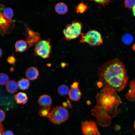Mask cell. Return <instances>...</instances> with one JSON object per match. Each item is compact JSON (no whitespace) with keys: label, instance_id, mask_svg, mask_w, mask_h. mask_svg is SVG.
Returning <instances> with one entry per match:
<instances>
[{"label":"cell","instance_id":"obj_1","mask_svg":"<svg viewBox=\"0 0 135 135\" xmlns=\"http://www.w3.org/2000/svg\"><path fill=\"white\" fill-rule=\"evenodd\" d=\"M98 76L104 87L120 92L126 87L128 80L127 71L118 58L107 62L98 69Z\"/></svg>","mask_w":135,"mask_h":135},{"label":"cell","instance_id":"obj_2","mask_svg":"<svg viewBox=\"0 0 135 135\" xmlns=\"http://www.w3.org/2000/svg\"><path fill=\"white\" fill-rule=\"evenodd\" d=\"M97 106L104 108L108 113L115 115L118 106L122 103L116 92L108 87L104 88L96 96Z\"/></svg>","mask_w":135,"mask_h":135},{"label":"cell","instance_id":"obj_3","mask_svg":"<svg viewBox=\"0 0 135 135\" xmlns=\"http://www.w3.org/2000/svg\"><path fill=\"white\" fill-rule=\"evenodd\" d=\"M69 116L68 112L66 108L62 106H57L52 110L48 117L51 122L58 125L66 121Z\"/></svg>","mask_w":135,"mask_h":135},{"label":"cell","instance_id":"obj_4","mask_svg":"<svg viewBox=\"0 0 135 135\" xmlns=\"http://www.w3.org/2000/svg\"><path fill=\"white\" fill-rule=\"evenodd\" d=\"M82 24L76 20H74L71 24H67L63 31L66 39L69 41L77 38L82 33Z\"/></svg>","mask_w":135,"mask_h":135},{"label":"cell","instance_id":"obj_5","mask_svg":"<svg viewBox=\"0 0 135 135\" xmlns=\"http://www.w3.org/2000/svg\"><path fill=\"white\" fill-rule=\"evenodd\" d=\"M80 42L82 43H87L90 46H99L103 42L100 34L95 30H91L86 33L81 34Z\"/></svg>","mask_w":135,"mask_h":135},{"label":"cell","instance_id":"obj_6","mask_svg":"<svg viewBox=\"0 0 135 135\" xmlns=\"http://www.w3.org/2000/svg\"><path fill=\"white\" fill-rule=\"evenodd\" d=\"M50 40H43L39 42L34 48L36 54L43 58H48L51 51Z\"/></svg>","mask_w":135,"mask_h":135},{"label":"cell","instance_id":"obj_7","mask_svg":"<svg viewBox=\"0 0 135 135\" xmlns=\"http://www.w3.org/2000/svg\"><path fill=\"white\" fill-rule=\"evenodd\" d=\"M92 116L96 117L98 123L100 125L104 126V121L109 117L106 111L103 108L97 105L91 110Z\"/></svg>","mask_w":135,"mask_h":135},{"label":"cell","instance_id":"obj_8","mask_svg":"<svg viewBox=\"0 0 135 135\" xmlns=\"http://www.w3.org/2000/svg\"><path fill=\"white\" fill-rule=\"evenodd\" d=\"M82 129L84 135H101L98 131L96 124L93 121H86L82 122Z\"/></svg>","mask_w":135,"mask_h":135},{"label":"cell","instance_id":"obj_9","mask_svg":"<svg viewBox=\"0 0 135 135\" xmlns=\"http://www.w3.org/2000/svg\"><path fill=\"white\" fill-rule=\"evenodd\" d=\"M27 30L28 35L26 42L28 43L29 46L30 47L38 42L40 38L38 33L34 32L29 28H27Z\"/></svg>","mask_w":135,"mask_h":135},{"label":"cell","instance_id":"obj_10","mask_svg":"<svg viewBox=\"0 0 135 135\" xmlns=\"http://www.w3.org/2000/svg\"><path fill=\"white\" fill-rule=\"evenodd\" d=\"M39 75V72L38 69L34 66L29 67L26 70L25 75L28 79L32 80L37 79Z\"/></svg>","mask_w":135,"mask_h":135},{"label":"cell","instance_id":"obj_11","mask_svg":"<svg viewBox=\"0 0 135 135\" xmlns=\"http://www.w3.org/2000/svg\"><path fill=\"white\" fill-rule=\"evenodd\" d=\"M38 102L39 105L42 107H48L51 106L52 101L51 97L50 96L44 94L40 96Z\"/></svg>","mask_w":135,"mask_h":135},{"label":"cell","instance_id":"obj_12","mask_svg":"<svg viewBox=\"0 0 135 135\" xmlns=\"http://www.w3.org/2000/svg\"><path fill=\"white\" fill-rule=\"evenodd\" d=\"M130 90L126 94V99L130 101H135V80H133L130 83Z\"/></svg>","mask_w":135,"mask_h":135},{"label":"cell","instance_id":"obj_13","mask_svg":"<svg viewBox=\"0 0 135 135\" xmlns=\"http://www.w3.org/2000/svg\"><path fill=\"white\" fill-rule=\"evenodd\" d=\"M68 96L72 100L77 101L81 97V92L78 88H71L69 90Z\"/></svg>","mask_w":135,"mask_h":135},{"label":"cell","instance_id":"obj_14","mask_svg":"<svg viewBox=\"0 0 135 135\" xmlns=\"http://www.w3.org/2000/svg\"><path fill=\"white\" fill-rule=\"evenodd\" d=\"M54 9L56 13L60 15L65 14L68 11V8L67 5L62 2L57 3L55 6Z\"/></svg>","mask_w":135,"mask_h":135},{"label":"cell","instance_id":"obj_15","mask_svg":"<svg viewBox=\"0 0 135 135\" xmlns=\"http://www.w3.org/2000/svg\"><path fill=\"white\" fill-rule=\"evenodd\" d=\"M14 99L17 103L18 104H26L28 101V97L26 94L20 92L14 96Z\"/></svg>","mask_w":135,"mask_h":135},{"label":"cell","instance_id":"obj_16","mask_svg":"<svg viewBox=\"0 0 135 135\" xmlns=\"http://www.w3.org/2000/svg\"><path fill=\"white\" fill-rule=\"evenodd\" d=\"M18 87V83L15 80H9L6 86L7 91L8 92L11 94L16 92Z\"/></svg>","mask_w":135,"mask_h":135},{"label":"cell","instance_id":"obj_17","mask_svg":"<svg viewBox=\"0 0 135 135\" xmlns=\"http://www.w3.org/2000/svg\"><path fill=\"white\" fill-rule=\"evenodd\" d=\"M15 47L16 52H22L27 49L28 46L26 41L22 40L17 41L15 44Z\"/></svg>","mask_w":135,"mask_h":135},{"label":"cell","instance_id":"obj_18","mask_svg":"<svg viewBox=\"0 0 135 135\" xmlns=\"http://www.w3.org/2000/svg\"><path fill=\"white\" fill-rule=\"evenodd\" d=\"M2 14L10 23L12 22L14 15V12L12 8L10 7L5 8Z\"/></svg>","mask_w":135,"mask_h":135},{"label":"cell","instance_id":"obj_19","mask_svg":"<svg viewBox=\"0 0 135 135\" xmlns=\"http://www.w3.org/2000/svg\"><path fill=\"white\" fill-rule=\"evenodd\" d=\"M18 84L20 89L25 90L29 88L30 86V82L28 79L23 78L18 81Z\"/></svg>","mask_w":135,"mask_h":135},{"label":"cell","instance_id":"obj_20","mask_svg":"<svg viewBox=\"0 0 135 135\" xmlns=\"http://www.w3.org/2000/svg\"><path fill=\"white\" fill-rule=\"evenodd\" d=\"M0 28L3 31L6 30L10 26V23L2 14H0Z\"/></svg>","mask_w":135,"mask_h":135},{"label":"cell","instance_id":"obj_21","mask_svg":"<svg viewBox=\"0 0 135 135\" xmlns=\"http://www.w3.org/2000/svg\"><path fill=\"white\" fill-rule=\"evenodd\" d=\"M68 87L64 84L61 85L58 88L57 92L58 94L62 96H65L67 95L69 92Z\"/></svg>","mask_w":135,"mask_h":135},{"label":"cell","instance_id":"obj_22","mask_svg":"<svg viewBox=\"0 0 135 135\" xmlns=\"http://www.w3.org/2000/svg\"><path fill=\"white\" fill-rule=\"evenodd\" d=\"M50 107H42L40 109L38 113L39 115L41 116H48L50 113Z\"/></svg>","mask_w":135,"mask_h":135},{"label":"cell","instance_id":"obj_23","mask_svg":"<svg viewBox=\"0 0 135 135\" xmlns=\"http://www.w3.org/2000/svg\"><path fill=\"white\" fill-rule=\"evenodd\" d=\"M9 78L6 74L1 72L0 74V85H6L9 81Z\"/></svg>","mask_w":135,"mask_h":135},{"label":"cell","instance_id":"obj_24","mask_svg":"<svg viewBox=\"0 0 135 135\" xmlns=\"http://www.w3.org/2000/svg\"><path fill=\"white\" fill-rule=\"evenodd\" d=\"M88 8L87 6L83 3H80L76 7V11L78 13H83Z\"/></svg>","mask_w":135,"mask_h":135},{"label":"cell","instance_id":"obj_25","mask_svg":"<svg viewBox=\"0 0 135 135\" xmlns=\"http://www.w3.org/2000/svg\"><path fill=\"white\" fill-rule=\"evenodd\" d=\"M124 4L125 8L130 10L135 5V0H124Z\"/></svg>","mask_w":135,"mask_h":135},{"label":"cell","instance_id":"obj_26","mask_svg":"<svg viewBox=\"0 0 135 135\" xmlns=\"http://www.w3.org/2000/svg\"><path fill=\"white\" fill-rule=\"evenodd\" d=\"M132 36L128 34H126L123 37V41L124 43L126 44H130L132 42Z\"/></svg>","mask_w":135,"mask_h":135},{"label":"cell","instance_id":"obj_27","mask_svg":"<svg viewBox=\"0 0 135 135\" xmlns=\"http://www.w3.org/2000/svg\"><path fill=\"white\" fill-rule=\"evenodd\" d=\"M92 1H94L100 5H102L103 6H104L108 5L112 1L110 0H88Z\"/></svg>","mask_w":135,"mask_h":135},{"label":"cell","instance_id":"obj_28","mask_svg":"<svg viewBox=\"0 0 135 135\" xmlns=\"http://www.w3.org/2000/svg\"><path fill=\"white\" fill-rule=\"evenodd\" d=\"M8 62L12 65L14 64L16 62V59L13 55L9 56L6 59Z\"/></svg>","mask_w":135,"mask_h":135},{"label":"cell","instance_id":"obj_29","mask_svg":"<svg viewBox=\"0 0 135 135\" xmlns=\"http://www.w3.org/2000/svg\"><path fill=\"white\" fill-rule=\"evenodd\" d=\"M0 122L1 123L4 120L6 116L4 112L1 109L0 110Z\"/></svg>","mask_w":135,"mask_h":135},{"label":"cell","instance_id":"obj_30","mask_svg":"<svg viewBox=\"0 0 135 135\" xmlns=\"http://www.w3.org/2000/svg\"><path fill=\"white\" fill-rule=\"evenodd\" d=\"M2 135H14V134L12 131L7 130L4 132Z\"/></svg>","mask_w":135,"mask_h":135},{"label":"cell","instance_id":"obj_31","mask_svg":"<svg viewBox=\"0 0 135 135\" xmlns=\"http://www.w3.org/2000/svg\"><path fill=\"white\" fill-rule=\"evenodd\" d=\"M79 82H75L73 83L70 86L71 88H78Z\"/></svg>","mask_w":135,"mask_h":135},{"label":"cell","instance_id":"obj_32","mask_svg":"<svg viewBox=\"0 0 135 135\" xmlns=\"http://www.w3.org/2000/svg\"><path fill=\"white\" fill-rule=\"evenodd\" d=\"M4 128L3 125L0 123V135H2L4 132Z\"/></svg>","mask_w":135,"mask_h":135},{"label":"cell","instance_id":"obj_33","mask_svg":"<svg viewBox=\"0 0 135 135\" xmlns=\"http://www.w3.org/2000/svg\"><path fill=\"white\" fill-rule=\"evenodd\" d=\"M133 14L135 17V5L132 9Z\"/></svg>","mask_w":135,"mask_h":135},{"label":"cell","instance_id":"obj_34","mask_svg":"<svg viewBox=\"0 0 135 135\" xmlns=\"http://www.w3.org/2000/svg\"><path fill=\"white\" fill-rule=\"evenodd\" d=\"M63 106L65 108L67 107L68 106V104L67 103H66V102H64L63 103Z\"/></svg>","mask_w":135,"mask_h":135},{"label":"cell","instance_id":"obj_35","mask_svg":"<svg viewBox=\"0 0 135 135\" xmlns=\"http://www.w3.org/2000/svg\"><path fill=\"white\" fill-rule=\"evenodd\" d=\"M0 57H1L2 54V51L1 48H0Z\"/></svg>","mask_w":135,"mask_h":135},{"label":"cell","instance_id":"obj_36","mask_svg":"<svg viewBox=\"0 0 135 135\" xmlns=\"http://www.w3.org/2000/svg\"><path fill=\"white\" fill-rule=\"evenodd\" d=\"M132 48L134 50H135V44L133 45L132 47Z\"/></svg>","mask_w":135,"mask_h":135},{"label":"cell","instance_id":"obj_37","mask_svg":"<svg viewBox=\"0 0 135 135\" xmlns=\"http://www.w3.org/2000/svg\"><path fill=\"white\" fill-rule=\"evenodd\" d=\"M134 128L135 130V121L134 122Z\"/></svg>","mask_w":135,"mask_h":135},{"label":"cell","instance_id":"obj_38","mask_svg":"<svg viewBox=\"0 0 135 135\" xmlns=\"http://www.w3.org/2000/svg\"><path fill=\"white\" fill-rule=\"evenodd\" d=\"M10 70L11 71H12L14 70V68H12L10 69Z\"/></svg>","mask_w":135,"mask_h":135}]
</instances>
